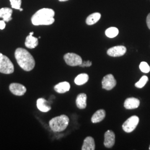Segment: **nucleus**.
Instances as JSON below:
<instances>
[{
    "label": "nucleus",
    "instance_id": "f257e3e1",
    "mask_svg": "<svg viewBox=\"0 0 150 150\" xmlns=\"http://www.w3.org/2000/svg\"><path fill=\"white\" fill-rule=\"evenodd\" d=\"M15 57L17 64L25 71H31L35 66V61L30 54L26 49L17 48L15 52Z\"/></svg>",
    "mask_w": 150,
    "mask_h": 150
},
{
    "label": "nucleus",
    "instance_id": "f03ea898",
    "mask_svg": "<svg viewBox=\"0 0 150 150\" xmlns=\"http://www.w3.org/2000/svg\"><path fill=\"white\" fill-rule=\"evenodd\" d=\"M54 11L51 8L40 9L32 16V23L35 26L52 25L54 22Z\"/></svg>",
    "mask_w": 150,
    "mask_h": 150
},
{
    "label": "nucleus",
    "instance_id": "7ed1b4c3",
    "mask_svg": "<svg viewBox=\"0 0 150 150\" xmlns=\"http://www.w3.org/2000/svg\"><path fill=\"white\" fill-rule=\"evenodd\" d=\"M69 118L67 116L62 115L52 118L49 121V126L51 129L56 132L64 131L69 123Z\"/></svg>",
    "mask_w": 150,
    "mask_h": 150
},
{
    "label": "nucleus",
    "instance_id": "20e7f679",
    "mask_svg": "<svg viewBox=\"0 0 150 150\" xmlns=\"http://www.w3.org/2000/svg\"><path fill=\"white\" fill-rule=\"evenodd\" d=\"M14 72V66L10 59L0 53V72L4 74H11Z\"/></svg>",
    "mask_w": 150,
    "mask_h": 150
},
{
    "label": "nucleus",
    "instance_id": "39448f33",
    "mask_svg": "<svg viewBox=\"0 0 150 150\" xmlns=\"http://www.w3.org/2000/svg\"><path fill=\"white\" fill-rule=\"evenodd\" d=\"M139 120V117L137 116H132L130 117L122 125L123 131L127 133L132 132L138 125Z\"/></svg>",
    "mask_w": 150,
    "mask_h": 150
},
{
    "label": "nucleus",
    "instance_id": "423d86ee",
    "mask_svg": "<svg viewBox=\"0 0 150 150\" xmlns=\"http://www.w3.org/2000/svg\"><path fill=\"white\" fill-rule=\"evenodd\" d=\"M65 62L70 66H80L82 63V59L79 55L75 53H67L64 56Z\"/></svg>",
    "mask_w": 150,
    "mask_h": 150
},
{
    "label": "nucleus",
    "instance_id": "0eeeda50",
    "mask_svg": "<svg viewBox=\"0 0 150 150\" xmlns=\"http://www.w3.org/2000/svg\"><path fill=\"white\" fill-rule=\"evenodd\" d=\"M117 82L112 74L106 75L102 79V88L110 91L116 86Z\"/></svg>",
    "mask_w": 150,
    "mask_h": 150
},
{
    "label": "nucleus",
    "instance_id": "6e6552de",
    "mask_svg": "<svg viewBox=\"0 0 150 150\" xmlns=\"http://www.w3.org/2000/svg\"><path fill=\"white\" fill-rule=\"evenodd\" d=\"M127 51L126 47L124 46H116L109 48L107 51L108 56L113 57L122 56Z\"/></svg>",
    "mask_w": 150,
    "mask_h": 150
},
{
    "label": "nucleus",
    "instance_id": "1a4fd4ad",
    "mask_svg": "<svg viewBox=\"0 0 150 150\" xmlns=\"http://www.w3.org/2000/svg\"><path fill=\"white\" fill-rule=\"evenodd\" d=\"M10 91L16 96H23L27 91L25 86L18 83H12L9 86Z\"/></svg>",
    "mask_w": 150,
    "mask_h": 150
},
{
    "label": "nucleus",
    "instance_id": "9d476101",
    "mask_svg": "<svg viewBox=\"0 0 150 150\" xmlns=\"http://www.w3.org/2000/svg\"><path fill=\"white\" fill-rule=\"evenodd\" d=\"M104 145L107 148H111L115 143V134L111 130H107L104 136Z\"/></svg>",
    "mask_w": 150,
    "mask_h": 150
},
{
    "label": "nucleus",
    "instance_id": "9b49d317",
    "mask_svg": "<svg viewBox=\"0 0 150 150\" xmlns=\"http://www.w3.org/2000/svg\"><path fill=\"white\" fill-rule=\"evenodd\" d=\"M140 101L138 98L134 97L127 98L124 102V107L127 110L136 109L139 107Z\"/></svg>",
    "mask_w": 150,
    "mask_h": 150
},
{
    "label": "nucleus",
    "instance_id": "f8f14e48",
    "mask_svg": "<svg viewBox=\"0 0 150 150\" xmlns=\"http://www.w3.org/2000/svg\"><path fill=\"white\" fill-rule=\"evenodd\" d=\"M33 32L30 33V35L27 36L26 38L25 41V46L28 48L33 49L36 47L38 44V38L33 36Z\"/></svg>",
    "mask_w": 150,
    "mask_h": 150
},
{
    "label": "nucleus",
    "instance_id": "ddd939ff",
    "mask_svg": "<svg viewBox=\"0 0 150 150\" xmlns=\"http://www.w3.org/2000/svg\"><path fill=\"white\" fill-rule=\"evenodd\" d=\"M36 105L38 109L42 112H47L51 109V107L48 105V101L43 98H38Z\"/></svg>",
    "mask_w": 150,
    "mask_h": 150
},
{
    "label": "nucleus",
    "instance_id": "4468645a",
    "mask_svg": "<svg viewBox=\"0 0 150 150\" xmlns=\"http://www.w3.org/2000/svg\"><path fill=\"white\" fill-rule=\"evenodd\" d=\"M70 84L66 81L59 83L54 87V90L59 93H64L70 90Z\"/></svg>",
    "mask_w": 150,
    "mask_h": 150
},
{
    "label": "nucleus",
    "instance_id": "2eb2a0df",
    "mask_svg": "<svg viewBox=\"0 0 150 150\" xmlns=\"http://www.w3.org/2000/svg\"><path fill=\"white\" fill-rule=\"evenodd\" d=\"M12 10L10 8H2L0 9V18H2L4 21L5 22L10 21L12 19Z\"/></svg>",
    "mask_w": 150,
    "mask_h": 150
},
{
    "label": "nucleus",
    "instance_id": "dca6fc26",
    "mask_svg": "<svg viewBox=\"0 0 150 150\" xmlns=\"http://www.w3.org/2000/svg\"><path fill=\"white\" fill-rule=\"evenodd\" d=\"M105 116H106V111L103 109L98 110L92 116L91 121L92 123H93L100 122L105 118Z\"/></svg>",
    "mask_w": 150,
    "mask_h": 150
},
{
    "label": "nucleus",
    "instance_id": "f3484780",
    "mask_svg": "<svg viewBox=\"0 0 150 150\" xmlns=\"http://www.w3.org/2000/svg\"><path fill=\"white\" fill-rule=\"evenodd\" d=\"M82 150H94L95 149V143L94 139L90 136L87 137L83 141Z\"/></svg>",
    "mask_w": 150,
    "mask_h": 150
},
{
    "label": "nucleus",
    "instance_id": "a211bd4d",
    "mask_svg": "<svg viewBox=\"0 0 150 150\" xmlns=\"http://www.w3.org/2000/svg\"><path fill=\"white\" fill-rule=\"evenodd\" d=\"M87 95L85 93H82L78 95L76 97V106L80 109H84L87 106Z\"/></svg>",
    "mask_w": 150,
    "mask_h": 150
},
{
    "label": "nucleus",
    "instance_id": "6ab92c4d",
    "mask_svg": "<svg viewBox=\"0 0 150 150\" xmlns=\"http://www.w3.org/2000/svg\"><path fill=\"white\" fill-rule=\"evenodd\" d=\"M101 17V15L99 12H94L90 15L86 20V24L87 25H93L98 21Z\"/></svg>",
    "mask_w": 150,
    "mask_h": 150
},
{
    "label": "nucleus",
    "instance_id": "aec40b11",
    "mask_svg": "<svg viewBox=\"0 0 150 150\" xmlns=\"http://www.w3.org/2000/svg\"><path fill=\"white\" fill-rule=\"evenodd\" d=\"M89 79L88 75L86 74H81L78 75L75 79V83L79 86L85 84Z\"/></svg>",
    "mask_w": 150,
    "mask_h": 150
},
{
    "label": "nucleus",
    "instance_id": "412c9836",
    "mask_svg": "<svg viewBox=\"0 0 150 150\" xmlns=\"http://www.w3.org/2000/svg\"><path fill=\"white\" fill-rule=\"evenodd\" d=\"M119 31L116 27H111L107 28L105 31L106 36L109 38H114L118 35Z\"/></svg>",
    "mask_w": 150,
    "mask_h": 150
},
{
    "label": "nucleus",
    "instance_id": "4be33fe9",
    "mask_svg": "<svg viewBox=\"0 0 150 150\" xmlns=\"http://www.w3.org/2000/svg\"><path fill=\"white\" fill-rule=\"evenodd\" d=\"M148 81H149L148 77L146 76H143L141 77L140 80L134 84V86H136L137 88H142L145 86V85L147 83Z\"/></svg>",
    "mask_w": 150,
    "mask_h": 150
},
{
    "label": "nucleus",
    "instance_id": "5701e85b",
    "mask_svg": "<svg viewBox=\"0 0 150 150\" xmlns=\"http://www.w3.org/2000/svg\"><path fill=\"white\" fill-rule=\"evenodd\" d=\"M139 68L141 71L144 73H149L150 71V67L146 62H141L139 64Z\"/></svg>",
    "mask_w": 150,
    "mask_h": 150
},
{
    "label": "nucleus",
    "instance_id": "b1692460",
    "mask_svg": "<svg viewBox=\"0 0 150 150\" xmlns=\"http://www.w3.org/2000/svg\"><path fill=\"white\" fill-rule=\"evenodd\" d=\"M11 7L16 10H20L21 5V0H10Z\"/></svg>",
    "mask_w": 150,
    "mask_h": 150
},
{
    "label": "nucleus",
    "instance_id": "393cba45",
    "mask_svg": "<svg viewBox=\"0 0 150 150\" xmlns=\"http://www.w3.org/2000/svg\"><path fill=\"white\" fill-rule=\"evenodd\" d=\"M92 62L90 61H87L85 62H82V63L80 65L81 67H90L92 65Z\"/></svg>",
    "mask_w": 150,
    "mask_h": 150
},
{
    "label": "nucleus",
    "instance_id": "a878e982",
    "mask_svg": "<svg viewBox=\"0 0 150 150\" xmlns=\"http://www.w3.org/2000/svg\"><path fill=\"white\" fill-rule=\"evenodd\" d=\"M146 24L148 28L150 30V13L148 14L146 17Z\"/></svg>",
    "mask_w": 150,
    "mask_h": 150
},
{
    "label": "nucleus",
    "instance_id": "bb28decb",
    "mask_svg": "<svg viewBox=\"0 0 150 150\" xmlns=\"http://www.w3.org/2000/svg\"><path fill=\"white\" fill-rule=\"evenodd\" d=\"M6 27L5 21H0V29L4 30Z\"/></svg>",
    "mask_w": 150,
    "mask_h": 150
},
{
    "label": "nucleus",
    "instance_id": "cd10ccee",
    "mask_svg": "<svg viewBox=\"0 0 150 150\" xmlns=\"http://www.w3.org/2000/svg\"><path fill=\"white\" fill-rule=\"evenodd\" d=\"M59 2H65V1H67L69 0H59Z\"/></svg>",
    "mask_w": 150,
    "mask_h": 150
},
{
    "label": "nucleus",
    "instance_id": "c85d7f7f",
    "mask_svg": "<svg viewBox=\"0 0 150 150\" xmlns=\"http://www.w3.org/2000/svg\"><path fill=\"white\" fill-rule=\"evenodd\" d=\"M20 10V11H23V9H22V8H20V10Z\"/></svg>",
    "mask_w": 150,
    "mask_h": 150
},
{
    "label": "nucleus",
    "instance_id": "c756f323",
    "mask_svg": "<svg viewBox=\"0 0 150 150\" xmlns=\"http://www.w3.org/2000/svg\"><path fill=\"white\" fill-rule=\"evenodd\" d=\"M149 150H150V146H149Z\"/></svg>",
    "mask_w": 150,
    "mask_h": 150
}]
</instances>
